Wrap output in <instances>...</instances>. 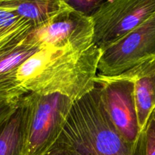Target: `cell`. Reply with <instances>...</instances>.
Segmentation results:
<instances>
[{
    "label": "cell",
    "instance_id": "cell-1",
    "mask_svg": "<svg viewBox=\"0 0 155 155\" xmlns=\"http://www.w3.org/2000/svg\"><path fill=\"white\" fill-rule=\"evenodd\" d=\"M101 54L95 44L84 50L39 49L16 70L17 82L27 94L59 93L76 101L96 86Z\"/></svg>",
    "mask_w": 155,
    "mask_h": 155
},
{
    "label": "cell",
    "instance_id": "cell-2",
    "mask_svg": "<svg viewBox=\"0 0 155 155\" xmlns=\"http://www.w3.org/2000/svg\"><path fill=\"white\" fill-rule=\"evenodd\" d=\"M45 155H143L140 135L137 145L127 142L109 117L95 88L74 101L62 133Z\"/></svg>",
    "mask_w": 155,
    "mask_h": 155
},
{
    "label": "cell",
    "instance_id": "cell-3",
    "mask_svg": "<svg viewBox=\"0 0 155 155\" xmlns=\"http://www.w3.org/2000/svg\"><path fill=\"white\" fill-rule=\"evenodd\" d=\"M74 101L59 93H27L21 98L27 155H45L67 123Z\"/></svg>",
    "mask_w": 155,
    "mask_h": 155
},
{
    "label": "cell",
    "instance_id": "cell-4",
    "mask_svg": "<svg viewBox=\"0 0 155 155\" xmlns=\"http://www.w3.org/2000/svg\"><path fill=\"white\" fill-rule=\"evenodd\" d=\"M155 14V0H107L93 15V42L102 51Z\"/></svg>",
    "mask_w": 155,
    "mask_h": 155
},
{
    "label": "cell",
    "instance_id": "cell-5",
    "mask_svg": "<svg viewBox=\"0 0 155 155\" xmlns=\"http://www.w3.org/2000/svg\"><path fill=\"white\" fill-rule=\"evenodd\" d=\"M155 58V14L101 51L98 74L120 75Z\"/></svg>",
    "mask_w": 155,
    "mask_h": 155
},
{
    "label": "cell",
    "instance_id": "cell-6",
    "mask_svg": "<svg viewBox=\"0 0 155 155\" xmlns=\"http://www.w3.org/2000/svg\"><path fill=\"white\" fill-rule=\"evenodd\" d=\"M93 39L92 18L69 8L35 28L25 42L39 49L84 50L93 45Z\"/></svg>",
    "mask_w": 155,
    "mask_h": 155
},
{
    "label": "cell",
    "instance_id": "cell-7",
    "mask_svg": "<svg viewBox=\"0 0 155 155\" xmlns=\"http://www.w3.org/2000/svg\"><path fill=\"white\" fill-rule=\"evenodd\" d=\"M95 83L100 88L104 108L124 139L137 145L140 130L135 100L134 83L120 76L104 77L97 74Z\"/></svg>",
    "mask_w": 155,
    "mask_h": 155
},
{
    "label": "cell",
    "instance_id": "cell-8",
    "mask_svg": "<svg viewBox=\"0 0 155 155\" xmlns=\"http://www.w3.org/2000/svg\"><path fill=\"white\" fill-rule=\"evenodd\" d=\"M117 76L132 80L134 83L138 120L142 131L155 108V58Z\"/></svg>",
    "mask_w": 155,
    "mask_h": 155
},
{
    "label": "cell",
    "instance_id": "cell-9",
    "mask_svg": "<svg viewBox=\"0 0 155 155\" xmlns=\"http://www.w3.org/2000/svg\"><path fill=\"white\" fill-rule=\"evenodd\" d=\"M38 50L24 42L0 52V98H21L27 94L17 82L16 70Z\"/></svg>",
    "mask_w": 155,
    "mask_h": 155
},
{
    "label": "cell",
    "instance_id": "cell-10",
    "mask_svg": "<svg viewBox=\"0 0 155 155\" xmlns=\"http://www.w3.org/2000/svg\"><path fill=\"white\" fill-rule=\"evenodd\" d=\"M0 6L15 11L35 28L70 8L63 0H0Z\"/></svg>",
    "mask_w": 155,
    "mask_h": 155
},
{
    "label": "cell",
    "instance_id": "cell-11",
    "mask_svg": "<svg viewBox=\"0 0 155 155\" xmlns=\"http://www.w3.org/2000/svg\"><path fill=\"white\" fill-rule=\"evenodd\" d=\"M34 29L15 11L0 6V52L24 43Z\"/></svg>",
    "mask_w": 155,
    "mask_h": 155
},
{
    "label": "cell",
    "instance_id": "cell-12",
    "mask_svg": "<svg viewBox=\"0 0 155 155\" xmlns=\"http://www.w3.org/2000/svg\"><path fill=\"white\" fill-rule=\"evenodd\" d=\"M0 155H27L21 100L16 110L0 130Z\"/></svg>",
    "mask_w": 155,
    "mask_h": 155
},
{
    "label": "cell",
    "instance_id": "cell-13",
    "mask_svg": "<svg viewBox=\"0 0 155 155\" xmlns=\"http://www.w3.org/2000/svg\"><path fill=\"white\" fill-rule=\"evenodd\" d=\"M141 134L143 142V155H155V108Z\"/></svg>",
    "mask_w": 155,
    "mask_h": 155
},
{
    "label": "cell",
    "instance_id": "cell-14",
    "mask_svg": "<svg viewBox=\"0 0 155 155\" xmlns=\"http://www.w3.org/2000/svg\"><path fill=\"white\" fill-rule=\"evenodd\" d=\"M71 8L86 15H92L107 0H63Z\"/></svg>",
    "mask_w": 155,
    "mask_h": 155
},
{
    "label": "cell",
    "instance_id": "cell-15",
    "mask_svg": "<svg viewBox=\"0 0 155 155\" xmlns=\"http://www.w3.org/2000/svg\"><path fill=\"white\" fill-rule=\"evenodd\" d=\"M21 98H0V130L16 110Z\"/></svg>",
    "mask_w": 155,
    "mask_h": 155
}]
</instances>
